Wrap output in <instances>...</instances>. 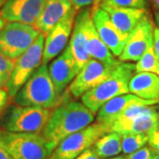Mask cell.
<instances>
[{
  "mask_svg": "<svg viewBox=\"0 0 159 159\" xmlns=\"http://www.w3.org/2000/svg\"><path fill=\"white\" fill-rule=\"evenodd\" d=\"M92 19L97 33L115 57H119L125 47L126 38L114 25L108 13L100 6H93Z\"/></svg>",
  "mask_w": 159,
  "mask_h": 159,
  "instance_id": "cell-14",
  "label": "cell"
},
{
  "mask_svg": "<svg viewBox=\"0 0 159 159\" xmlns=\"http://www.w3.org/2000/svg\"><path fill=\"white\" fill-rule=\"evenodd\" d=\"M13 66L14 60L8 58L0 52V89H7Z\"/></svg>",
  "mask_w": 159,
  "mask_h": 159,
  "instance_id": "cell-25",
  "label": "cell"
},
{
  "mask_svg": "<svg viewBox=\"0 0 159 159\" xmlns=\"http://www.w3.org/2000/svg\"><path fill=\"white\" fill-rule=\"evenodd\" d=\"M106 159H126V157L124 156H119V157H110V158Z\"/></svg>",
  "mask_w": 159,
  "mask_h": 159,
  "instance_id": "cell-37",
  "label": "cell"
},
{
  "mask_svg": "<svg viewBox=\"0 0 159 159\" xmlns=\"http://www.w3.org/2000/svg\"><path fill=\"white\" fill-rule=\"evenodd\" d=\"M152 1V3H153L154 6L157 8V9H158L159 10V0H151Z\"/></svg>",
  "mask_w": 159,
  "mask_h": 159,
  "instance_id": "cell-36",
  "label": "cell"
},
{
  "mask_svg": "<svg viewBox=\"0 0 159 159\" xmlns=\"http://www.w3.org/2000/svg\"><path fill=\"white\" fill-rule=\"evenodd\" d=\"M118 65L106 66L97 59L90 58L71 82L68 93L75 99L80 98L88 91L107 79Z\"/></svg>",
  "mask_w": 159,
  "mask_h": 159,
  "instance_id": "cell-9",
  "label": "cell"
},
{
  "mask_svg": "<svg viewBox=\"0 0 159 159\" xmlns=\"http://www.w3.org/2000/svg\"><path fill=\"white\" fill-rule=\"evenodd\" d=\"M48 70L55 89L62 97L80 72L69 44L53 61H51Z\"/></svg>",
  "mask_w": 159,
  "mask_h": 159,
  "instance_id": "cell-12",
  "label": "cell"
},
{
  "mask_svg": "<svg viewBox=\"0 0 159 159\" xmlns=\"http://www.w3.org/2000/svg\"><path fill=\"white\" fill-rule=\"evenodd\" d=\"M129 92L142 99L159 101V76L152 73H136L130 80Z\"/></svg>",
  "mask_w": 159,
  "mask_h": 159,
  "instance_id": "cell-20",
  "label": "cell"
},
{
  "mask_svg": "<svg viewBox=\"0 0 159 159\" xmlns=\"http://www.w3.org/2000/svg\"><path fill=\"white\" fill-rule=\"evenodd\" d=\"M71 9L72 4L70 0H49L34 27L46 35Z\"/></svg>",
  "mask_w": 159,
  "mask_h": 159,
  "instance_id": "cell-18",
  "label": "cell"
},
{
  "mask_svg": "<svg viewBox=\"0 0 159 159\" xmlns=\"http://www.w3.org/2000/svg\"><path fill=\"white\" fill-rule=\"evenodd\" d=\"M86 34L88 41V51L91 58L97 59L106 66H116L121 62L120 60H117L115 58L112 52L110 51V49L99 36L95 28L92 16L87 22Z\"/></svg>",
  "mask_w": 159,
  "mask_h": 159,
  "instance_id": "cell-19",
  "label": "cell"
},
{
  "mask_svg": "<svg viewBox=\"0 0 159 159\" xmlns=\"http://www.w3.org/2000/svg\"><path fill=\"white\" fill-rule=\"evenodd\" d=\"M44 41L45 34L41 33L34 43L20 57L14 60L11 78L7 84V91L11 99L16 96L18 91L42 65Z\"/></svg>",
  "mask_w": 159,
  "mask_h": 159,
  "instance_id": "cell-8",
  "label": "cell"
},
{
  "mask_svg": "<svg viewBox=\"0 0 159 159\" xmlns=\"http://www.w3.org/2000/svg\"><path fill=\"white\" fill-rule=\"evenodd\" d=\"M91 148L101 159L116 157L122 152L121 134L115 132L106 133L97 140Z\"/></svg>",
  "mask_w": 159,
  "mask_h": 159,
  "instance_id": "cell-22",
  "label": "cell"
},
{
  "mask_svg": "<svg viewBox=\"0 0 159 159\" xmlns=\"http://www.w3.org/2000/svg\"><path fill=\"white\" fill-rule=\"evenodd\" d=\"M40 34L32 25L6 22L0 30V52L11 60H16L34 43Z\"/></svg>",
  "mask_w": 159,
  "mask_h": 159,
  "instance_id": "cell-6",
  "label": "cell"
},
{
  "mask_svg": "<svg viewBox=\"0 0 159 159\" xmlns=\"http://www.w3.org/2000/svg\"><path fill=\"white\" fill-rule=\"evenodd\" d=\"M0 131H1V130H0Z\"/></svg>",
  "mask_w": 159,
  "mask_h": 159,
  "instance_id": "cell-41",
  "label": "cell"
},
{
  "mask_svg": "<svg viewBox=\"0 0 159 159\" xmlns=\"http://www.w3.org/2000/svg\"><path fill=\"white\" fill-rule=\"evenodd\" d=\"M77 13L78 11L72 7L68 13L46 34L42 64L47 65L51 62L68 45Z\"/></svg>",
  "mask_w": 159,
  "mask_h": 159,
  "instance_id": "cell-10",
  "label": "cell"
},
{
  "mask_svg": "<svg viewBox=\"0 0 159 159\" xmlns=\"http://www.w3.org/2000/svg\"><path fill=\"white\" fill-rule=\"evenodd\" d=\"M0 159H12L10 154L0 145Z\"/></svg>",
  "mask_w": 159,
  "mask_h": 159,
  "instance_id": "cell-33",
  "label": "cell"
},
{
  "mask_svg": "<svg viewBox=\"0 0 159 159\" xmlns=\"http://www.w3.org/2000/svg\"><path fill=\"white\" fill-rule=\"evenodd\" d=\"M158 103L159 101L142 99L141 97H138L131 93L120 95L105 102L99 109L97 113V122L107 125L115 117H117L119 113H121L123 111H125V109H127L132 105H135V104L154 105Z\"/></svg>",
  "mask_w": 159,
  "mask_h": 159,
  "instance_id": "cell-17",
  "label": "cell"
},
{
  "mask_svg": "<svg viewBox=\"0 0 159 159\" xmlns=\"http://www.w3.org/2000/svg\"><path fill=\"white\" fill-rule=\"evenodd\" d=\"M153 29L154 24L148 13L128 35L119 60L137 62L153 43Z\"/></svg>",
  "mask_w": 159,
  "mask_h": 159,
  "instance_id": "cell-11",
  "label": "cell"
},
{
  "mask_svg": "<svg viewBox=\"0 0 159 159\" xmlns=\"http://www.w3.org/2000/svg\"><path fill=\"white\" fill-rule=\"evenodd\" d=\"M75 159H101L97 153L94 151V149L92 148H88L87 150H85L84 152L80 154V156H78Z\"/></svg>",
  "mask_w": 159,
  "mask_h": 159,
  "instance_id": "cell-32",
  "label": "cell"
},
{
  "mask_svg": "<svg viewBox=\"0 0 159 159\" xmlns=\"http://www.w3.org/2000/svg\"><path fill=\"white\" fill-rule=\"evenodd\" d=\"M72 7L76 11H80L84 8H88L89 6H97L101 0H70Z\"/></svg>",
  "mask_w": 159,
  "mask_h": 159,
  "instance_id": "cell-29",
  "label": "cell"
},
{
  "mask_svg": "<svg viewBox=\"0 0 159 159\" xmlns=\"http://www.w3.org/2000/svg\"><path fill=\"white\" fill-rule=\"evenodd\" d=\"M12 100L15 104L20 106H35L51 110L62 103L63 97L55 89L47 66L42 64Z\"/></svg>",
  "mask_w": 159,
  "mask_h": 159,
  "instance_id": "cell-2",
  "label": "cell"
},
{
  "mask_svg": "<svg viewBox=\"0 0 159 159\" xmlns=\"http://www.w3.org/2000/svg\"><path fill=\"white\" fill-rule=\"evenodd\" d=\"M101 2L119 7L137 8V9H144L147 7L148 5L147 0H102Z\"/></svg>",
  "mask_w": 159,
  "mask_h": 159,
  "instance_id": "cell-26",
  "label": "cell"
},
{
  "mask_svg": "<svg viewBox=\"0 0 159 159\" xmlns=\"http://www.w3.org/2000/svg\"><path fill=\"white\" fill-rule=\"evenodd\" d=\"M101 1H102V0H101Z\"/></svg>",
  "mask_w": 159,
  "mask_h": 159,
  "instance_id": "cell-40",
  "label": "cell"
},
{
  "mask_svg": "<svg viewBox=\"0 0 159 159\" xmlns=\"http://www.w3.org/2000/svg\"><path fill=\"white\" fill-rule=\"evenodd\" d=\"M155 20L157 24V28L159 29V10L155 12Z\"/></svg>",
  "mask_w": 159,
  "mask_h": 159,
  "instance_id": "cell-34",
  "label": "cell"
},
{
  "mask_svg": "<svg viewBox=\"0 0 159 159\" xmlns=\"http://www.w3.org/2000/svg\"><path fill=\"white\" fill-rule=\"evenodd\" d=\"M159 125V111L137 117L128 121L115 123L108 126V133L115 132L123 135L126 134H148Z\"/></svg>",
  "mask_w": 159,
  "mask_h": 159,
  "instance_id": "cell-21",
  "label": "cell"
},
{
  "mask_svg": "<svg viewBox=\"0 0 159 159\" xmlns=\"http://www.w3.org/2000/svg\"><path fill=\"white\" fill-rule=\"evenodd\" d=\"M11 97L7 89H0V116L6 111L11 102Z\"/></svg>",
  "mask_w": 159,
  "mask_h": 159,
  "instance_id": "cell-30",
  "label": "cell"
},
{
  "mask_svg": "<svg viewBox=\"0 0 159 159\" xmlns=\"http://www.w3.org/2000/svg\"><path fill=\"white\" fill-rule=\"evenodd\" d=\"M91 16H92L91 8H84L79 11L75 17L74 29L72 31V34L68 43L80 70L91 58L88 51V41H87V34H86L87 22Z\"/></svg>",
  "mask_w": 159,
  "mask_h": 159,
  "instance_id": "cell-15",
  "label": "cell"
},
{
  "mask_svg": "<svg viewBox=\"0 0 159 159\" xmlns=\"http://www.w3.org/2000/svg\"><path fill=\"white\" fill-rule=\"evenodd\" d=\"M0 145L12 159H47L52 150L42 134L0 131Z\"/></svg>",
  "mask_w": 159,
  "mask_h": 159,
  "instance_id": "cell-4",
  "label": "cell"
},
{
  "mask_svg": "<svg viewBox=\"0 0 159 159\" xmlns=\"http://www.w3.org/2000/svg\"><path fill=\"white\" fill-rule=\"evenodd\" d=\"M6 2V0H0V9L2 8V6L5 5V3Z\"/></svg>",
  "mask_w": 159,
  "mask_h": 159,
  "instance_id": "cell-38",
  "label": "cell"
},
{
  "mask_svg": "<svg viewBox=\"0 0 159 159\" xmlns=\"http://www.w3.org/2000/svg\"><path fill=\"white\" fill-rule=\"evenodd\" d=\"M148 142V134H126L121 135L122 152L130 155L144 147Z\"/></svg>",
  "mask_w": 159,
  "mask_h": 159,
  "instance_id": "cell-24",
  "label": "cell"
},
{
  "mask_svg": "<svg viewBox=\"0 0 159 159\" xmlns=\"http://www.w3.org/2000/svg\"><path fill=\"white\" fill-rule=\"evenodd\" d=\"M151 159H159V155L158 154H156V155H155Z\"/></svg>",
  "mask_w": 159,
  "mask_h": 159,
  "instance_id": "cell-39",
  "label": "cell"
},
{
  "mask_svg": "<svg viewBox=\"0 0 159 159\" xmlns=\"http://www.w3.org/2000/svg\"><path fill=\"white\" fill-rule=\"evenodd\" d=\"M98 6L108 13L109 17L122 35L127 39L128 35L135 29L137 25L148 14L147 8H125L100 3Z\"/></svg>",
  "mask_w": 159,
  "mask_h": 159,
  "instance_id": "cell-16",
  "label": "cell"
},
{
  "mask_svg": "<svg viewBox=\"0 0 159 159\" xmlns=\"http://www.w3.org/2000/svg\"><path fill=\"white\" fill-rule=\"evenodd\" d=\"M49 0H6L0 9L6 21H15L34 26Z\"/></svg>",
  "mask_w": 159,
  "mask_h": 159,
  "instance_id": "cell-13",
  "label": "cell"
},
{
  "mask_svg": "<svg viewBox=\"0 0 159 159\" xmlns=\"http://www.w3.org/2000/svg\"><path fill=\"white\" fill-rule=\"evenodd\" d=\"M148 142L155 153L159 155V125L148 133Z\"/></svg>",
  "mask_w": 159,
  "mask_h": 159,
  "instance_id": "cell-28",
  "label": "cell"
},
{
  "mask_svg": "<svg viewBox=\"0 0 159 159\" xmlns=\"http://www.w3.org/2000/svg\"><path fill=\"white\" fill-rule=\"evenodd\" d=\"M142 72L152 73L159 76V60L155 54L153 43L148 47V50L135 64V74Z\"/></svg>",
  "mask_w": 159,
  "mask_h": 159,
  "instance_id": "cell-23",
  "label": "cell"
},
{
  "mask_svg": "<svg viewBox=\"0 0 159 159\" xmlns=\"http://www.w3.org/2000/svg\"><path fill=\"white\" fill-rule=\"evenodd\" d=\"M108 133L107 126L96 122L70 134L57 144L47 159H75L104 134Z\"/></svg>",
  "mask_w": 159,
  "mask_h": 159,
  "instance_id": "cell-7",
  "label": "cell"
},
{
  "mask_svg": "<svg viewBox=\"0 0 159 159\" xmlns=\"http://www.w3.org/2000/svg\"><path fill=\"white\" fill-rule=\"evenodd\" d=\"M6 20H4L3 18L0 16V30L3 29V27H4V26L6 25Z\"/></svg>",
  "mask_w": 159,
  "mask_h": 159,
  "instance_id": "cell-35",
  "label": "cell"
},
{
  "mask_svg": "<svg viewBox=\"0 0 159 159\" xmlns=\"http://www.w3.org/2000/svg\"><path fill=\"white\" fill-rule=\"evenodd\" d=\"M134 74L135 64L121 61L107 79L80 97V102L96 115L99 109L111 99L130 93L129 82Z\"/></svg>",
  "mask_w": 159,
  "mask_h": 159,
  "instance_id": "cell-3",
  "label": "cell"
},
{
  "mask_svg": "<svg viewBox=\"0 0 159 159\" xmlns=\"http://www.w3.org/2000/svg\"><path fill=\"white\" fill-rule=\"evenodd\" d=\"M155 155V151L149 146H144L135 152L125 156V157L126 159H151Z\"/></svg>",
  "mask_w": 159,
  "mask_h": 159,
  "instance_id": "cell-27",
  "label": "cell"
},
{
  "mask_svg": "<svg viewBox=\"0 0 159 159\" xmlns=\"http://www.w3.org/2000/svg\"><path fill=\"white\" fill-rule=\"evenodd\" d=\"M51 113L49 109L11 104L0 116V123L6 131L41 134Z\"/></svg>",
  "mask_w": 159,
  "mask_h": 159,
  "instance_id": "cell-5",
  "label": "cell"
},
{
  "mask_svg": "<svg viewBox=\"0 0 159 159\" xmlns=\"http://www.w3.org/2000/svg\"><path fill=\"white\" fill-rule=\"evenodd\" d=\"M153 48L155 54L159 60V29L155 26L153 29Z\"/></svg>",
  "mask_w": 159,
  "mask_h": 159,
  "instance_id": "cell-31",
  "label": "cell"
},
{
  "mask_svg": "<svg viewBox=\"0 0 159 159\" xmlns=\"http://www.w3.org/2000/svg\"><path fill=\"white\" fill-rule=\"evenodd\" d=\"M95 117L81 102L66 101L51 111L42 135L53 151L66 137L92 124Z\"/></svg>",
  "mask_w": 159,
  "mask_h": 159,
  "instance_id": "cell-1",
  "label": "cell"
}]
</instances>
